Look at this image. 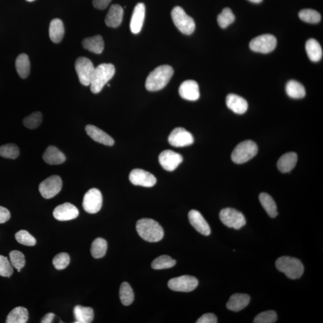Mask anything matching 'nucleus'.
<instances>
[{
  "label": "nucleus",
  "instance_id": "nucleus-37",
  "mask_svg": "<svg viewBox=\"0 0 323 323\" xmlns=\"http://www.w3.org/2000/svg\"><path fill=\"white\" fill-rule=\"evenodd\" d=\"M235 16L230 8H224L217 17V22L221 28H226L234 22Z\"/></svg>",
  "mask_w": 323,
  "mask_h": 323
},
{
  "label": "nucleus",
  "instance_id": "nucleus-41",
  "mask_svg": "<svg viewBox=\"0 0 323 323\" xmlns=\"http://www.w3.org/2000/svg\"><path fill=\"white\" fill-rule=\"evenodd\" d=\"M10 261L12 266L18 269H22L25 265V259L22 253L19 251L14 250L11 251L10 254Z\"/></svg>",
  "mask_w": 323,
  "mask_h": 323
},
{
  "label": "nucleus",
  "instance_id": "nucleus-6",
  "mask_svg": "<svg viewBox=\"0 0 323 323\" xmlns=\"http://www.w3.org/2000/svg\"><path fill=\"white\" fill-rule=\"evenodd\" d=\"M171 17L173 23L182 34L190 35L195 29V22L193 18L188 16L179 6L172 9Z\"/></svg>",
  "mask_w": 323,
  "mask_h": 323
},
{
  "label": "nucleus",
  "instance_id": "nucleus-28",
  "mask_svg": "<svg viewBox=\"0 0 323 323\" xmlns=\"http://www.w3.org/2000/svg\"><path fill=\"white\" fill-rule=\"evenodd\" d=\"M74 315L76 323H90L93 321L94 317V310L90 307H85L77 305L74 308Z\"/></svg>",
  "mask_w": 323,
  "mask_h": 323
},
{
  "label": "nucleus",
  "instance_id": "nucleus-36",
  "mask_svg": "<svg viewBox=\"0 0 323 323\" xmlns=\"http://www.w3.org/2000/svg\"><path fill=\"white\" fill-rule=\"evenodd\" d=\"M176 264V261L171 257L162 255L156 258L152 263V267L153 269L160 270V269H164L172 268Z\"/></svg>",
  "mask_w": 323,
  "mask_h": 323
},
{
  "label": "nucleus",
  "instance_id": "nucleus-33",
  "mask_svg": "<svg viewBox=\"0 0 323 323\" xmlns=\"http://www.w3.org/2000/svg\"><path fill=\"white\" fill-rule=\"evenodd\" d=\"M16 71L19 76L25 79L28 76L30 72V62L28 55L25 53L20 54L16 60Z\"/></svg>",
  "mask_w": 323,
  "mask_h": 323
},
{
  "label": "nucleus",
  "instance_id": "nucleus-39",
  "mask_svg": "<svg viewBox=\"0 0 323 323\" xmlns=\"http://www.w3.org/2000/svg\"><path fill=\"white\" fill-rule=\"evenodd\" d=\"M19 155V149L14 144H7L0 147V156L1 157L14 160Z\"/></svg>",
  "mask_w": 323,
  "mask_h": 323
},
{
  "label": "nucleus",
  "instance_id": "nucleus-45",
  "mask_svg": "<svg viewBox=\"0 0 323 323\" xmlns=\"http://www.w3.org/2000/svg\"><path fill=\"white\" fill-rule=\"evenodd\" d=\"M13 272V269L7 257L0 255V276L10 277Z\"/></svg>",
  "mask_w": 323,
  "mask_h": 323
},
{
  "label": "nucleus",
  "instance_id": "nucleus-13",
  "mask_svg": "<svg viewBox=\"0 0 323 323\" xmlns=\"http://www.w3.org/2000/svg\"><path fill=\"white\" fill-rule=\"evenodd\" d=\"M170 145L176 148H182L192 145L194 139L192 135L183 128H176L168 137Z\"/></svg>",
  "mask_w": 323,
  "mask_h": 323
},
{
  "label": "nucleus",
  "instance_id": "nucleus-34",
  "mask_svg": "<svg viewBox=\"0 0 323 323\" xmlns=\"http://www.w3.org/2000/svg\"><path fill=\"white\" fill-rule=\"evenodd\" d=\"M107 250V242L101 238L95 239L91 245L92 256L95 259H100L106 255Z\"/></svg>",
  "mask_w": 323,
  "mask_h": 323
},
{
  "label": "nucleus",
  "instance_id": "nucleus-2",
  "mask_svg": "<svg viewBox=\"0 0 323 323\" xmlns=\"http://www.w3.org/2000/svg\"><path fill=\"white\" fill-rule=\"evenodd\" d=\"M136 229L140 237L146 241L157 242L163 238L162 227L157 221L151 218H142L138 221Z\"/></svg>",
  "mask_w": 323,
  "mask_h": 323
},
{
  "label": "nucleus",
  "instance_id": "nucleus-48",
  "mask_svg": "<svg viewBox=\"0 0 323 323\" xmlns=\"http://www.w3.org/2000/svg\"><path fill=\"white\" fill-rule=\"evenodd\" d=\"M10 218V213L8 209L0 206V224L5 223Z\"/></svg>",
  "mask_w": 323,
  "mask_h": 323
},
{
  "label": "nucleus",
  "instance_id": "nucleus-9",
  "mask_svg": "<svg viewBox=\"0 0 323 323\" xmlns=\"http://www.w3.org/2000/svg\"><path fill=\"white\" fill-rule=\"evenodd\" d=\"M277 38L271 34H264L257 36L253 39L250 43V48L254 52L261 53H268L272 52L276 47Z\"/></svg>",
  "mask_w": 323,
  "mask_h": 323
},
{
  "label": "nucleus",
  "instance_id": "nucleus-27",
  "mask_svg": "<svg viewBox=\"0 0 323 323\" xmlns=\"http://www.w3.org/2000/svg\"><path fill=\"white\" fill-rule=\"evenodd\" d=\"M65 29L64 23L59 19H54L50 23L49 37L53 43H58L64 37Z\"/></svg>",
  "mask_w": 323,
  "mask_h": 323
},
{
  "label": "nucleus",
  "instance_id": "nucleus-24",
  "mask_svg": "<svg viewBox=\"0 0 323 323\" xmlns=\"http://www.w3.org/2000/svg\"><path fill=\"white\" fill-rule=\"evenodd\" d=\"M298 161V155L295 152H289L281 157L277 162L278 169L281 172L287 173L294 168Z\"/></svg>",
  "mask_w": 323,
  "mask_h": 323
},
{
  "label": "nucleus",
  "instance_id": "nucleus-5",
  "mask_svg": "<svg viewBox=\"0 0 323 323\" xmlns=\"http://www.w3.org/2000/svg\"><path fill=\"white\" fill-rule=\"evenodd\" d=\"M257 152L258 148L255 143L251 140L244 141L239 143L233 150L232 160L235 163H244L255 157Z\"/></svg>",
  "mask_w": 323,
  "mask_h": 323
},
{
  "label": "nucleus",
  "instance_id": "nucleus-21",
  "mask_svg": "<svg viewBox=\"0 0 323 323\" xmlns=\"http://www.w3.org/2000/svg\"><path fill=\"white\" fill-rule=\"evenodd\" d=\"M226 103L230 110L239 115L245 113L248 109L247 101L240 96L236 94H230L227 95Z\"/></svg>",
  "mask_w": 323,
  "mask_h": 323
},
{
  "label": "nucleus",
  "instance_id": "nucleus-46",
  "mask_svg": "<svg viewBox=\"0 0 323 323\" xmlns=\"http://www.w3.org/2000/svg\"><path fill=\"white\" fill-rule=\"evenodd\" d=\"M197 323H217V317L212 313L205 314L197 320Z\"/></svg>",
  "mask_w": 323,
  "mask_h": 323
},
{
  "label": "nucleus",
  "instance_id": "nucleus-50",
  "mask_svg": "<svg viewBox=\"0 0 323 323\" xmlns=\"http://www.w3.org/2000/svg\"><path fill=\"white\" fill-rule=\"evenodd\" d=\"M248 1H250L254 3H260L261 2L263 1V0H248Z\"/></svg>",
  "mask_w": 323,
  "mask_h": 323
},
{
  "label": "nucleus",
  "instance_id": "nucleus-3",
  "mask_svg": "<svg viewBox=\"0 0 323 323\" xmlns=\"http://www.w3.org/2000/svg\"><path fill=\"white\" fill-rule=\"evenodd\" d=\"M115 74V67L112 64H102L95 68L90 85L92 92L100 93Z\"/></svg>",
  "mask_w": 323,
  "mask_h": 323
},
{
  "label": "nucleus",
  "instance_id": "nucleus-49",
  "mask_svg": "<svg viewBox=\"0 0 323 323\" xmlns=\"http://www.w3.org/2000/svg\"><path fill=\"white\" fill-rule=\"evenodd\" d=\"M55 314L53 313H48L43 317L41 320L42 323H52L53 320L55 318Z\"/></svg>",
  "mask_w": 323,
  "mask_h": 323
},
{
  "label": "nucleus",
  "instance_id": "nucleus-15",
  "mask_svg": "<svg viewBox=\"0 0 323 323\" xmlns=\"http://www.w3.org/2000/svg\"><path fill=\"white\" fill-rule=\"evenodd\" d=\"M159 161L162 167L167 171H173L182 162L181 155L175 152L167 150L161 153Z\"/></svg>",
  "mask_w": 323,
  "mask_h": 323
},
{
  "label": "nucleus",
  "instance_id": "nucleus-38",
  "mask_svg": "<svg viewBox=\"0 0 323 323\" xmlns=\"http://www.w3.org/2000/svg\"><path fill=\"white\" fill-rule=\"evenodd\" d=\"M299 16L302 20L310 23H319L321 20V15L313 9H304L299 13Z\"/></svg>",
  "mask_w": 323,
  "mask_h": 323
},
{
  "label": "nucleus",
  "instance_id": "nucleus-26",
  "mask_svg": "<svg viewBox=\"0 0 323 323\" xmlns=\"http://www.w3.org/2000/svg\"><path fill=\"white\" fill-rule=\"evenodd\" d=\"M82 46L90 52L101 54L104 49V42L103 37L100 35H97L84 39Z\"/></svg>",
  "mask_w": 323,
  "mask_h": 323
},
{
  "label": "nucleus",
  "instance_id": "nucleus-1",
  "mask_svg": "<svg viewBox=\"0 0 323 323\" xmlns=\"http://www.w3.org/2000/svg\"><path fill=\"white\" fill-rule=\"evenodd\" d=\"M173 68L168 65H161L149 74L146 82L147 90L156 92L162 89L173 76Z\"/></svg>",
  "mask_w": 323,
  "mask_h": 323
},
{
  "label": "nucleus",
  "instance_id": "nucleus-43",
  "mask_svg": "<svg viewBox=\"0 0 323 323\" xmlns=\"http://www.w3.org/2000/svg\"><path fill=\"white\" fill-rule=\"evenodd\" d=\"M277 314L274 311H267L260 313L254 319V323H273L277 322Z\"/></svg>",
  "mask_w": 323,
  "mask_h": 323
},
{
  "label": "nucleus",
  "instance_id": "nucleus-29",
  "mask_svg": "<svg viewBox=\"0 0 323 323\" xmlns=\"http://www.w3.org/2000/svg\"><path fill=\"white\" fill-rule=\"evenodd\" d=\"M306 51L311 61L318 62L323 57V50L321 45L315 39L311 38L306 43Z\"/></svg>",
  "mask_w": 323,
  "mask_h": 323
},
{
  "label": "nucleus",
  "instance_id": "nucleus-23",
  "mask_svg": "<svg viewBox=\"0 0 323 323\" xmlns=\"http://www.w3.org/2000/svg\"><path fill=\"white\" fill-rule=\"evenodd\" d=\"M250 297L247 294L242 293H236L230 297L229 301L227 302L226 307L227 309L238 312L248 306L250 304Z\"/></svg>",
  "mask_w": 323,
  "mask_h": 323
},
{
  "label": "nucleus",
  "instance_id": "nucleus-8",
  "mask_svg": "<svg viewBox=\"0 0 323 323\" xmlns=\"http://www.w3.org/2000/svg\"><path fill=\"white\" fill-rule=\"evenodd\" d=\"M75 68L81 83L88 86L91 82L95 67L93 63L86 57H79L75 62Z\"/></svg>",
  "mask_w": 323,
  "mask_h": 323
},
{
  "label": "nucleus",
  "instance_id": "nucleus-10",
  "mask_svg": "<svg viewBox=\"0 0 323 323\" xmlns=\"http://www.w3.org/2000/svg\"><path fill=\"white\" fill-rule=\"evenodd\" d=\"M103 205V196L97 188H93L85 193L83 197V207L89 214H95L100 211Z\"/></svg>",
  "mask_w": 323,
  "mask_h": 323
},
{
  "label": "nucleus",
  "instance_id": "nucleus-47",
  "mask_svg": "<svg viewBox=\"0 0 323 323\" xmlns=\"http://www.w3.org/2000/svg\"><path fill=\"white\" fill-rule=\"evenodd\" d=\"M112 0H93L92 4L94 7L99 10H104L110 4Z\"/></svg>",
  "mask_w": 323,
  "mask_h": 323
},
{
  "label": "nucleus",
  "instance_id": "nucleus-22",
  "mask_svg": "<svg viewBox=\"0 0 323 323\" xmlns=\"http://www.w3.org/2000/svg\"><path fill=\"white\" fill-rule=\"evenodd\" d=\"M124 17V9L119 4L111 6L108 12L105 22L107 26L112 28H118L121 25Z\"/></svg>",
  "mask_w": 323,
  "mask_h": 323
},
{
  "label": "nucleus",
  "instance_id": "nucleus-20",
  "mask_svg": "<svg viewBox=\"0 0 323 323\" xmlns=\"http://www.w3.org/2000/svg\"><path fill=\"white\" fill-rule=\"evenodd\" d=\"M85 130L87 134L96 142L108 146H112L115 144V141L112 137L94 125H87Z\"/></svg>",
  "mask_w": 323,
  "mask_h": 323
},
{
  "label": "nucleus",
  "instance_id": "nucleus-44",
  "mask_svg": "<svg viewBox=\"0 0 323 323\" xmlns=\"http://www.w3.org/2000/svg\"><path fill=\"white\" fill-rule=\"evenodd\" d=\"M70 262V256L66 253H61L54 257L53 265L58 270H61L67 267Z\"/></svg>",
  "mask_w": 323,
  "mask_h": 323
},
{
  "label": "nucleus",
  "instance_id": "nucleus-7",
  "mask_svg": "<svg viewBox=\"0 0 323 323\" xmlns=\"http://www.w3.org/2000/svg\"><path fill=\"white\" fill-rule=\"evenodd\" d=\"M220 218L224 225L236 230L240 229L246 224L243 214L231 208L223 209L220 212Z\"/></svg>",
  "mask_w": 323,
  "mask_h": 323
},
{
  "label": "nucleus",
  "instance_id": "nucleus-19",
  "mask_svg": "<svg viewBox=\"0 0 323 323\" xmlns=\"http://www.w3.org/2000/svg\"><path fill=\"white\" fill-rule=\"evenodd\" d=\"M188 220L191 225L195 229L197 232L202 235L208 236L210 235L211 229L209 224L202 215L198 211L192 209L188 212Z\"/></svg>",
  "mask_w": 323,
  "mask_h": 323
},
{
  "label": "nucleus",
  "instance_id": "nucleus-40",
  "mask_svg": "<svg viewBox=\"0 0 323 323\" xmlns=\"http://www.w3.org/2000/svg\"><path fill=\"white\" fill-rule=\"evenodd\" d=\"M42 120H43V116L41 113L34 112L26 117L23 119V124L27 128L33 130L38 128L41 125Z\"/></svg>",
  "mask_w": 323,
  "mask_h": 323
},
{
  "label": "nucleus",
  "instance_id": "nucleus-14",
  "mask_svg": "<svg viewBox=\"0 0 323 323\" xmlns=\"http://www.w3.org/2000/svg\"><path fill=\"white\" fill-rule=\"evenodd\" d=\"M131 183L146 187H152L157 183V179L151 172L142 169H135L130 173Z\"/></svg>",
  "mask_w": 323,
  "mask_h": 323
},
{
  "label": "nucleus",
  "instance_id": "nucleus-30",
  "mask_svg": "<svg viewBox=\"0 0 323 323\" xmlns=\"http://www.w3.org/2000/svg\"><path fill=\"white\" fill-rule=\"evenodd\" d=\"M28 313L25 308L18 307L11 311L6 319L7 323H25L28 321Z\"/></svg>",
  "mask_w": 323,
  "mask_h": 323
},
{
  "label": "nucleus",
  "instance_id": "nucleus-11",
  "mask_svg": "<svg viewBox=\"0 0 323 323\" xmlns=\"http://www.w3.org/2000/svg\"><path fill=\"white\" fill-rule=\"evenodd\" d=\"M169 288L173 291L190 292L193 291L198 286V280L195 277L189 275L172 278L167 283Z\"/></svg>",
  "mask_w": 323,
  "mask_h": 323
},
{
  "label": "nucleus",
  "instance_id": "nucleus-4",
  "mask_svg": "<svg viewBox=\"0 0 323 323\" xmlns=\"http://www.w3.org/2000/svg\"><path fill=\"white\" fill-rule=\"evenodd\" d=\"M278 271L285 274L290 279L296 280L304 274V266L300 260L289 256H283L275 263Z\"/></svg>",
  "mask_w": 323,
  "mask_h": 323
},
{
  "label": "nucleus",
  "instance_id": "nucleus-25",
  "mask_svg": "<svg viewBox=\"0 0 323 323\" xmlns=\"http://www.w3.org/2000/svg\"><path fill=\"white\" fill-rule=\"evenodd\" d=\"M45 162L49 164H59L64 162L65 156L55 146L48 147L43 155Z\"/></svg>",
  "mask_w": 323,
  "mask_h": 323
},
{
  "label": "nucleus",
  "instance_id": "nucleus-17",
  "mask_svg": "<svg viewBox=\"0 0 323 323\" xmlns=\"http://www.w3.org/2000/svg\"><path fill=\"white\" fill-rule=\"evenodd\" d=\"M181 97L188 101H194L200 97L199 88L196 81L188 80L181 84L179 88Z\"/></svg>",
  "mask_w": 323,
  "mask_h": 323
},
{
  "label": "nucleus",
  "instance_id": "nucleus-18",
  "mask_svg": "<svg viewBox=\"0 0 323 323\" xmlns=\"http://www.w3.org/2000/svg\"><path fill=\"white\" fill-rule=\"evenodd\" d=\"M146 7L143 2L138 3L134 8L130 22V28L134 34H139L142 30L145 21Z\"/></svg>",
  "mask_w": 323,
  "mask_h": 323
},
{
  "label": "nucleus",
  "instance_id": "nucleus-12",
  "mask_svg": "<svg viewBox=\"0 0 323 323\" xmlns=\"http://www.w3.org/2000/svg\"><path fill=\"white\" fill-rule=\"evenodd\" d=\"M62 181L58 175L49 176L42 181L39 185V191L45 199L52 198L61 191Z\"/></svg>",
  "mask_w": 323,
  "mask_h": 323
},
{
  "label": "nucleus",
  "instance_id": "nucleus-16",
  "mask_svg": "<svg viewBox=\"0 0 323 323\" xmlns=\"http://www.w3.org/2000/svg\"><path fill=\"white\" fill-rule=\"evenodd\" d=\"M53 217L59 221H68L75 219L79 214L76 206L70 203H64L54 209Z\"/></svg>",
  "mask_w": 323,
  "mask_h": 323
},
{
  "label": "nucleus",
  "instance_id": "nucleus-51",
  "mask_svg": "<svg viewBox=\"0 0 323 323\" xmlns=\"http://www.w3.org/2000/svg\"><path fill=\"white\" fill-rule=\"evenodd\" d=\"M27 1L32 2L35 1V0H26Z\"/></svg>",
  "mask_w": 323,
  "mask_h": 323
},
{
  "label": "nucleus",
  "instance_id": "nucleus-35",
  "mask_svg": "<svg viewBox=\"0 0 323 323\" xmlns=\"http://www.w3.org/2000/svg\"><path fill=\"white\" fill-rule=\"evenodd\" d=\"M120 299L125 306H129L134 300V294L131 286L127 282L121 284L119 291Z\"/></svg>",
  "mask_w": 323,
  "mask_h": 323
},
{
  "label": "nucleus",
  "instance_id": "nucleus-32",
  "mask_svg": "<svg viewBox=\"0 0 323 323\" xmlns=\"http://www.w3.org/2000/svg\"><path fill=\"white\" fill-rule=\"evenodd\" d=\"M259 200L263 208L265 209L269 216L272 218L277 217L278 215L277 205L269 194L266 193H260Z\"/></svg>",
  "mask_w": 323,
  "mask_h": 323
},
{
  "label": "nucleus",
  "instance_id": "nucleus-42",
  "mask_svg": "<svg viewBox=\"0 0 323 323\" xmlns=\"http://www.w3.org/2000/svg\"><path fill=\"white\" fill-rule=\"evenodd\" d=\"M15 238L19 243L26 246H34L36 244V239L25 230H21L17 232Z\"/></svg>",
  "mask_w": 323,
  "mask_h": 323
},
{
  "label": "nucleus",
  "instance_id": "nucleus-31",
  "mask_svg": "<svg viewBox=\"0 0 323 323\" xmlns=\"http://www.w3.org/2000/svg\"><path fill=\"white\" fill-rule=\"evenodd\" d=\"M286 90L287 94L292 98H303L306 95L304 86L296 80L289 81L287 83Z\"/></svg>",
  "mask_w": 323,
  "mask_h": 323
}]
</instances>
